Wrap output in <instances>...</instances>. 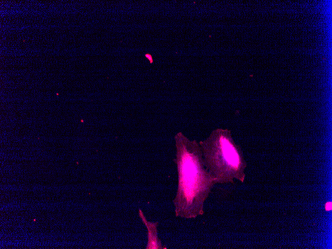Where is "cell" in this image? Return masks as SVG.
I'll use <instances>...</instances> for the list:
<instances>
[{
    "label": "cell",
    "instance_id": "6da1fadb",
    "mask_svg": "<svg viewBox=\"0 0 332 249\" xmlns=\"http://www.w3.org/2000/svg\"><path fill=\"white\" fill-rule=\"evenodd\" d=\"M178 186L173 200L176 217L195 218L204 214V202L214 185V179L205 166L200 146L181 132L174 137Z\"/></svg>",
    "mask_w": 332,
    "mask_h": 249
},
{
    "label": "cell",
    "instance_id": "7a4b0ae2",
    "mask_svg": "<svg viewBox=\"0 0 332 249\" xmlns=\"http://www.w3.org/2000/svg\"><path fill=\"white\" fill-rule=\"evenodd\" d=\"M205 166L216 183H234V179L244 182L247 164L240 146L228 129H216L199 142Z\"/></svg>",
    "mask_w": 332,
    "mask_h": 249
},
{
    "label": "cell",
    "instance_id": "3957f363",
    "mask_svg": "<svg viewBox=\"0 0 332 249\" xmlns=\"http://www.w3.org/2000/svg\"><path fill=\"white\" fill-rule=\"evenodd\" d=\"M139 216L145 224L148 231V243L146 249H165L166 247L162 245L161 240L158 235L157 227L159 222L148 221L144 215L143 211L139 209Z\"/></svg>",
    "mask_w": 332,
    "mask_h": 249
},
{
    "label": "cell",
    "instance_id": "277c9868",
    "mask_svg": "<svg viewBox=\"0 0 332 249\" xmlns=\"http://www.w3.org/2000/svg\"><path fill=\"white\" fill-rule=\"evenodd\" d=\"M325 209L327 211H330L332 209V202L328 201L325 204Z\"/></svg>",
    "mask_w": 332,
    "mask_h": 249
},
{
    "label": "cell",
    "instance_id": "5b68a950",
    "mask_svg": "<svg viewBox=\"0 0 332 249\" xmlns=\"http://www.w3.org/2000/svg\"><path fill=\"white\" fill-rule=\"evenodd\" d=\"M145 57L150 61V63H152L153 62V57L150 54H145Z\"/></svg>",
    "mask_w": 332,
    "mask_h": 249
}]
</instances>
